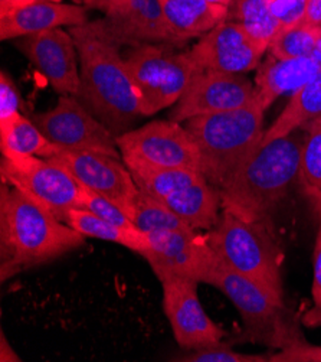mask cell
I'll use <instances>...</instances> for the list:
<instances>
[{
	"label": "cell",
	"mask_w": 321,
	"mask_h": 362,
	"mask_svg": "<svg viewBox=\"0 0 321 362\" xmlns=\"http://www.w3.org/2000/svg\"><path fill=\"white\" fill-rule=\"evenodd\" d=\"M174 45L206 35L226 21L228 6L206 0H159Z\"/></svg>",
	"instance_id": "obj_21"
},
{
	"label": "cell",
	"mask_w": 321,
	"mask_h": 362,
	"mask_svg": "<svg viewBox=\"0 0 321 362\" xmlns=\"http://www.w3.org/2000/svg\"><path fill=\"white\" fill-rule=\"evenodd\" d=\"M65 223L78 231L85 238H97L120 244L141 256L149 247V234L138 228H121L109 221L99 218L94 212L85 208H74L66 214Z\"/></svg>",
	"instance_id": "obj_24"
},
{
	"label": "cell",
	"mask_w": 321,
	"mask_h": 362,
	"mask_svg": "<svg viewBox=\"0 0 321 362\" xmlns=\"http://www.w3.org/2000/svg\"><path fill=\"white\" fill-rule=\"evenodd\" d=\"M265 51L239 23L224 21L202 36L190 55L202 71L243 74L260 66Z\"/></svg>",
	"instance_id": "obj_18"
},
{
	"label": "cell",
	"mask_w": 321,
	"mask_h": 362,
	"mask_svg": "<svg viewBox=\"0 0 321 362\" xmlns=\"http://www.w3.org/2000/svg\"><path fill=\"white\" fill-rule=\"evenodd\" d=\"M37 0H0V16H6Z\"/></svg>",
	"instance_id": "obj_38"
},
{
	"label": "cell",
	"mask_w": 321,
	"mask_h": 362,
	"mask_svg": "<svg viewBox=\"0 0 321 362\" xmlns=\"http://www.w3.org/2000/svg\"><path fill=\"white\" fill-rule=\"evenodd\" d=\"M205 283L217 287L234 303L243 320L249 341L281 349L303 339L285 300L278 299L254 280L236 273L217 256Z\"/></svg>",
	"instance_id": "obj_6"
},
{
	"label": "cell",
	"mask_w": 321,
	"mask_h": 362,
	"mask_svg": "<svg viewBox=\"0 0 321 362\" xmlns=\"http://www.w3.org/2000/svg\"><path fill=\"white\" fill-rule=\"evenodd\" d=\"M140 191L163 202L195 230H210L222 214L219 191L199 170L157 168L123 158Z\"/></svg>",
	"instance_id": "obj_7"
},
{
	"label": "cell",
	"mask_w": 321,
	"mask_h": 362,
	"mask_svg": "<svg viewBox=\"0 0 321 362\" xmlns=\"http://www.w3.org/2000/svg\"><path fill=\"white\" fill-rule=\"evenodd\" d=\"M320 30L321 28L311 26L304 21L281 28L268 47L271 57L277 59L310 57Z\"/></svg>",
	"instance_id": "obj_27"
},
{
	"label": "cell",
	"mask_w": 321,
	"mask_h": 362,
	"mask_svg": "<svg viewBox=\"0 0 321 362\" xmlns=\"http://www.w3.org/2000/svg\"><path fill=\"white\" fill-rule=\"evenodd\" d=\"M160 283L164 313L181 348L188 351L222 342L226 332L202 308L198 296V281L173 277Z\"/></svg>",
	"instance_id": "obj_15"
},
{
	"label": "cell",
	"mask_w": 321,
	"mask_h": 362,
	"mask_svg": "<svg viewBox=\"0 0 321 362\" xmlns=\"http://www.w3.org/2000/svg\"><path fill=\"white\" fill-rule=\"evenodd\" d=\"M85 26L117 47L173 44L159 0H127L119 9Z\"/></svg>",
	"instance_id": "obj_17"
},
{
	"label": "cell",
	"mask_w": 321,
	"mask_h": 362,
	"mask_svg": "<svg viewBox=\"0 0 321 362\" xmlns=\"http://www.w3.org/2000/svg\"><path fill=\"white\" fill-rule=\"evenodd\" d=\"M255 98V86L241 74L200 71L174 104L170 119L182 123L193 117L229 112Z\"/></svg>",
	"instance_id": "obj_13"
},
{
	"label": "cell",
	"mask_w": 321,
	"mask_h": 362,
	"mask_svg": "<svg viewBox=\"0 0 321 362\" xmlns=\"http://www.w3.org/2000/svg\"><path fill=\"white\" fill-rule=\"evenodd\" d=\"M303 325L307 328H320L321 327V308L314 306L313 309L307 310L303 316Z\"/></svg>",
	"instance_id": "obj_39"
},
{
	"label": "cell",
	"mask_w": 321,
	"mask_h": 362,
	"mask_svg": "<svg viewBox=\"0 0 321 362\" xmlns=\"http://www.w3.org/2000/svg\"><path fill=\"white\" fill-rule=\"evenodd\" d=\"M321 119V71L291 95L281 115L265 130L262 143L289 136L290 133Z\"/></svg>",
	"instance_id": "obj_22"
},
{
	"label": "cell",
	"mask_w": 321,
	"mask_h": 362,
	"mask_svg": "<svg viewBox=\"0 0 321 362\" xmlns=\"http://www.w3.org/2000/svg\"><path fill=\"white\" fill-rule=\"evenodd\" d=\"M206 2L215 4V5H222V6H229L232 4V0H206Z\"/></svg>",
	"instance_id": "obj_41"
},
{
	"label": "cell",
	"mask_w": 321,
	"mask_h": 362,
	"mask_svg": "<svg viewBox=\"0 0 321 362\" xmlns=\"http://www.w3.org/2000/svg\"><path fill=\"white\" fill-rule=\"evenodd\" d=\"M314 209L315 218H317V234L314 243V252H313V267H314V277H313V287L311 295L314 300V306L321 308V191L314 188H304Z\"/></svg>",
	"instance_id": "obj_31"
},
{
	"label": "cell",
	"mask_w": 321,
	"mask_h": 362,
	"mask_svg": "<svg viewBox=\"0 0 321 362\" xmlns=\"http://www.w3.org/2000/svg\"><path fill=\"white\" fill-rule=\"evenodd\" d=\"M16 47L59 95L78 97L81 90L80 58L71 32L56 28L28 35L18 40Z\"/></svg>",
	"instance_id": "obj_14"
},
{
	"label": "cell",
	"mask_w": 321,
	"mask_h": 362,
	"mask_svg": "<svg viewBox=\"0 0 321 362\" xmlns=\"http://www.w3.org/2000/svg\"><path fill=\"white\" fill-rule=\"evenodd\" d=\"M32 120L62 152H92L123 159L117 134L74 95H59L55 107Z\"/></svg>",
	"instance_id": "obj_10"
},
{
	"label": "cell",
	"mask_w": 321,
	"mask_h": 362,
	"mask_svg": "<svg viewBox=\"0 0 321 362\" xmlns=\"http://www.w3.org/2000/svg\"><path fill=\"white\" fill-rule=\"evenodd\" d=\"M265 110L255 98L235 110L186 122L200 156V172L221 191L262 143Z\"/></svg>",
	"instance_id": "obj_4"
},
{
	"label": "cell",
	"mask_w": 321,
	"mask_h": 362,
	"mask_svg": "<svg viewBox=\"0 0 321 362\" xmlns=\"http://www.w3.org/2000/svg\"><path fill=\"white\" fill-rule=\"evenodd\" d=\"M87 22V9L80 5L37 0L6 16H0V40H19L62 26H81Z\"/></svg>",
	"instance_id": "obj_19"
},
{
	"label": "cell",
	"mask_w": 321,
	"mask_h": 362,
	"mask_svg": "<svg viewBox=\"0 0 321 362\" xmlns=\"http://www.w3.org/2000/svg\"><path fill=\"white\" fill-rule=\"evenodd\" d=\"M226 21L239 23L267 49L281 29L269 11L268 0H232L228 6Z\"/></svg>",
	"instance_id": "obj_25"
},
{
	"label": "cell",
	"mask_w": 321,
	"mask_h": 362,
	"mask_svg": "<svg viewBox=\"0 0 321 362\" xmlns=\"http://www.w3.org/2000/svg\"><path fill=\"white\" fill-rule=\"evenodd\" d=\"M174 45L147 44L131 47L123 57L135 88L141 116H153L181 100L202 71L190 51L176 52Z\"/></svg>",
	"instance_id": "obj_8"
},
{
	"label": "cell",
	"mask_w": 321,
	"mask_h": 362,
	"mask_svg": "<svg viewBox=\"0 0 321 362\" xmlns=\"http://www.w3.org/2000/svg\"><path fill=\"white\" fill-rule=\"evenodd\" d=\"M83 2L88 8L102 11L104 13H110L123 6L127 0H83Z\"/></svg>",
	"instance_id": "obj_36"
},
{
	"label": "cell",
	"mask_w": 321,
	"mask_h": 362,
	"mask_svg": "<svg viewBox=\"0 0 321 362\" xmlns=\"http://www.w3.org/2000/svg\"><path fill=\"white\" fill-rule=\"evenodd\" d=\"M130 216L134 226L146 234L192 230V227L169 206L143 191L138 192Z\"/></svg>",
	"instance_id": "obj_26"
},
{
	"label": "cell",
	"mask_w": 321,
	"mask_h": 362,
	"mask_svg": "<svg viewBox=\"0 0 321 362\" xmlns=\"http://www.w3.org/2000/svg\"><path fill=\"white\" fill-rule=\"evenodd\" d=\"M304 22L311 26L321 28V0H307Z\"/></svg>",
	"instance_id": "obj_35"
},
{
	"label": "cell",
	"mask_w": 321,
	"mask_h": 362,
	"mask_svg": "<svg viewBox=\"0 0 321 362\" xmlns=\"http://www.w3.org/2000/svg\"><path fill=\"white\" fill-rule=\"evenodd\" d=\"M52 2H62V0H52Z\"/></svg>",
	"instance_id": "obj_42"
},
{
	"label": "cell",
	"mask_w": 321,
	"mask_h": 362,
	"mask_svg": "<svg viewBox=\"0 0 321 362\" xmlns=\"http://www.w3.org/2000/svg\"><path fill=\"white\" fill-rule=\"evenodd\" d=\"M310 57H311V58L320 65V68H321V30H320V33H318V38H317V41H315L314 49H313V52H311Z\"/></svg>",
	"instance_id": "obj_40"
},
{
	"label": "cell",
	"mask_w": 321,
	"mask_h": 362,
	"mask_svg": "<svg viewBox=\"0 0 321 362\" xmlns=\"http://www.w3.org/2000/svg\"><path fill=\"white\" fill-rule=\"evenodd\" d=\"M321 71L311 57L277 59L271 57L260 66L255 78L257 100L264 110L279 97L294 94Z\"/></svg>",
	"instance_id": "obj_20"
},
{
	"label": "cell",
	"mask_w": 321,
	"mask_h": 362,
	"mask_svg": "<svg viewBox=\"0 0 321 362\" xmlns=\"http://www.w3.org/2000/svg\"><path fill=\"white\" fill-rule=\"evenodd\" d=\"M206 238L222 263L284 300L282 255L265 221H248L222 209L219 221Z\"/></svg>",
	"instance_id": "obj_5"
},
{
	"label": "cell",
	"mask_w": 321,
	"mask_h": 362,
	"mask_svg": "<svg viewBox=\"0 0 321 362\" xmlns=\"http://www.w3.org/2000/svg\"><path fill=\"white\" fill-rule=\"evenodd\" d=\"M49 160L66 169L81 187L111 199L131 215L140 189L123 159L92 152H59Z\"/></svg>",
	"instance_id": "obj_16"
},
{
	"label": "cell",
	"mask_w": 321,
	"mask_h": 362,
	"mask_svg": "<svg viewBox=\"0 0 321 362\" xmlns=\"http://www.w3.org/2000/svg\"><path fill=\"white\" fill-rule=\"evenodd\" d=\"M268 6L281 28L304 21L307 0H268Z\"/></svg>",
	"instance_id": "obj_34"
},
{
	"label": "cell",
	"mask_w": 321,
	"mask_h": 362,
	"mask_svg": "<svg viewBox=\"0 0 321 362\" xmlns=\"http://www.w3.org/2000/svg\"><path fill=\"white\" fill-rule=\"evenodd\" d=\"M22 98L13 80L6 71L0 72V124L20 113Z\"/></svg>",
	"instance_id": "obj_32"
},
{
	"label": "cell",
	"mask_w": 321,
	"mask_h": 362,
	"mask_svg": "<svg viewBox=\"0 0 321 362\" xmlns=\"http://www.w3.org/2000/svg\"><path fill=\"white\" fill-rule=\"evenodd\" d=\"M298 180L304 188L321 191V119L308 124L300 158Z\"/></svg>",
	"instance_id": "obj_28"
},
{
	"label": "cell",
	"mask_w": 321,
	"mask_h": 362,
	"mask_svg": "<svg viewBox=\"0 0 321 362\" xmlns=\"http://www.w3.org/2000/svg\"><path fill=\"white\" fill-rule=\"evenodd\" d=\"M0 361H2V362H8V361L9 362H19V361H22L20 356L9 345L4 332H2V337H0Z\"/></svg>",
	"instance_id": "obj_37"
},
{
	"label": "cell",
	"mask_w": 321,
	"mask_h": 362,
	"mask_svg": "<svg viewBox=\"0 0 321 362\" xmlns=\"http://www.w3.org/2000/svg\"><path fill=\"white\" fill-rule=\"evenodd\" d=\"M301 129L261 143L219 191L222 209L248 221H265L300 176Z\"/></svg>",
	"instance_id": "obj_2"
},
{
	"label": "cell",
	"mask_w": 321,
	"mask_h": 362,
	"mask_svg": "<svg viewBox=\"0 0 321 362\" xmlns=\"http://www.w3.org/2000/svg\"><path fill=\"white\" fill-rule=\"evenodd\" d=\"M271 355L267 354H243L234 351L224 342L198 346L188 349L186 354L176 356L173 361L182 362H267Z\"/></svg>",
	"instance_id": "obj_29"
},
{
	"label": "cell",
	"mask_w": 321,
	"mask_h": 362,
	"mask_svg": "<svg viewBox=\"0 0 321 362\" xmlns=\"http://www.w3.org/2000/svg\"><path fill=\"white\" fill-rule=\"evenodd\" d=\"M81 208H85L99 218L109 221L114 226H119L121 228H137L134 223L131 221L130 215L116 202L111 199L105 198L97 192H92L83 187V198H81Z\"/></svg>",
	"instance_id": "obj_30"
},
{
	"label": "cell",
	"mask_w": 321,
	"mask_h": 362,
	"mask_svg": "<svg viewBox=\"0 0 321 362\" xmlns=\"http://www.w3.org/2000/svg\"><path fill=\"white\" fill-rule=\"evenodd\" d=\"M123 158L157 168L200 172V156L190 132L179 122L155 120L117 136Z\"/></svg>",
	"instance_id": "obj_11"
},
{
	"label": "cell",
	"mask_w": 321,
	"mask_h": 362,
	"mask_svg": "<svg viewBox=\"0 0 321 362\" xmlns=\"http://www.w3.org/2000/svg\"><path fill=\"white\" fill-rule=\"evenodd\" d=\"M271 362H321V345H313L304 338L281 348L269 356Z\"/></svg>",
	"instance_id": "obj_33"
},
{
	"label": "cell",
	"mask_w": 321,
	"mask_h": 362,
	"mask_svg": "<svg viewBox=\"0 0 321 362\" xmlns=\"http://www.w3.org/2000/svg\"><path fill=\"white\" fill-rule=\"evenodd\" d=\"M81 71L78 100L117 136L138 117L140 104L120 47L92 33L85 25L69 28Z\"/></svg>",
	"instance_id": "obj_3"
},
{
	"label": "cell",
	"mask_w": 321,
	"mask_h": 362,
	"mask_svg": "<svg viewBox=\"0 0 321 362\" xmlns=\"http://www.w3.org/2000/svg\"><path fill=\"white\" fill-rule=\"evenodd\" d=\"M199 230L149 234V247L143 257L150 264L159 281L166 279H188L205 283L215 260L206 234Z\"/></svg>",
	"instance_id": "obj_12"
},
{
	"label": "cell",
	"mask_w": 321,
	"mask_h": 362,
	"mask_svg": "<svg viewBox=\"0 0 321 362\" xmlns=\"http://www.w3.org/2000/svg\"><path fill=\"white\" fill-rule=\"evenodd\" d=\"M85 244V237L40 202L6 184L0 194V273L6 281L19 272L54 262Z\"/></svg>",
	"instance_id": "obj_1"
},
{
	"label": "cell",
	"mask_w": 321,
	"mask_h": 362,
	"mask_svg": "<svg viewBox=\"0 0 321 362\" xmlns=\"http://www.w3.org/2000/svg\"><path fill=\"white\" fill-rule=\"evenodd\" d=\"M4 184L20 189L65 223L66 214L81 208L83 187L61 165L38 156H2Z\"/></svg>",
	"instance_id": "obj_9"
},
{
	"label": "cell",
	"mask_w": 321,
	"mask_h": 362,
	"mask_svg": "<svg viewBox=\"0 0 321 362\" xmlns=\"http://www.w3.org/2000/svg\"><path fill=\"white\" fill-rule=\"evenodd\" d=\"M0 148H2V156H38L51 159L62 152L33 120L25 117L22 113L0 124Z\"/></svg>",
	"instance_id": "obj_23"
}]
</instances>
